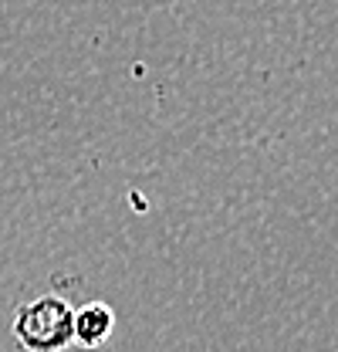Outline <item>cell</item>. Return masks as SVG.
Listing matches in <instances>:
<instances>
[{"instance_id": "2", "label": "cell", "mask_w": 338, "mask_h": 352, "mask_svg": "<svg viewBox=\"0 0 338 352\" xmlns=\"http://www.w3.org/2000/svg\"><path fill=\"white\" fill-rule=\"evenodd\" d=\"M115 329V311L105 302H88L75 311V342H82L84 349L105 346L112 339Z\"/></svg>"}, {"instance_id": "1", "label": "cell", "mask_w": 338, "mask_h": 352, "mask_svg": "<svg viewBox=\"0 0 338 352\" xmlns=\"http://www.w3.org/2000/svg\"><path fill=\"white\" fill-rule=\"evenodd\" d=\"M14 339L27 352H61L75 342V308L61 295H38L17 308Z\"/></svg>"}]
</instances>
